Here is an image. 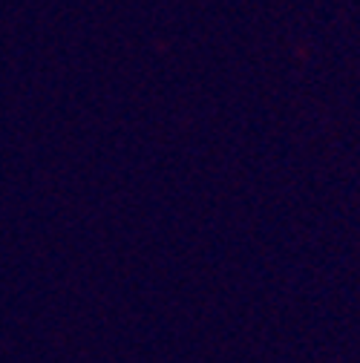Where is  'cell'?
<instances>
[]
</instances>
